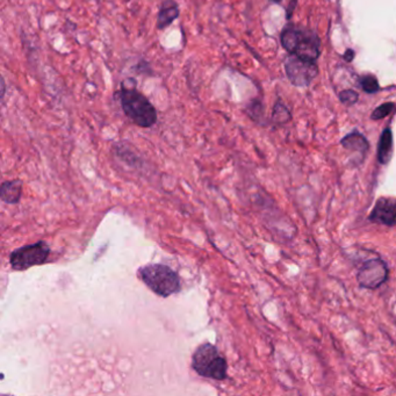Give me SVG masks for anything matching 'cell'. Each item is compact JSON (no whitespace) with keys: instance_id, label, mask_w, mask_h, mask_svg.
<instances>
[{"instance_id":"11","label":"cell","mask_w":396,"mask_h":396,"mask_svg":"<svg viewBox=\"0 0 396 396\" xmlns=\"http://www.w3.org/2000/svg\"><path fill=\"white\" fill-rule=\"evenodd\" d=\"M342 146L346 150H350V151L360 153L363 156H365V153H367L368 147H370L366 138H364L363 135L359 134V133H357V131L351 133V134L343 138Z\"/></svg>"},{"instance_id":"15","label":"cell","mask_w":396,"mask_h":396,"mask_svg":"<svg viewBox=\"0 0 396 396\" xmlns=\"http://www.w3.org/2000/svg\"><path fill=\"white\" fill-rule=\"evenodd\" d=\"M393 109H394L393 104H384V105L379 106L378 109H375V112L372 113V119L380 120L382 117H387Z\"/></svg>"},{"instance_id":"2","label":"cell","mask_w":396,"mask_h":396,"mask_svg":"<svg viewBox=\"0 0 396 396\" xmlns=\"http://www.w3.org/2000/svg\"><path fill=\"white\" fill-rule=\"evenodd\" d=\"M138 279L162 298H169L180 291V278L170 266L149 264L138 271Z\"/></svg>"},{"instance_id":"3","label":"cell","mask_w":396,"mask_h":396,"mask_svg":"<svg viewBox=\"0 0 396 396\" xmlns=\"http://www.w3.org/2000/svg\"><path fill=\"white\" fill-rule=\"evenodd\" d=\"M281 44L285 49L308 61H315L320 55V40L313 30L287 26L281 33Z\"/></svg>"},{"instance_id":"1","label":"cell","mask_w":396,"mask_h":396,"mask_svg":"<svg viewBox=\"0 0 396 396\" xmlns=\"http://www.w3.org/2000/svg\"><path fill=\"white\" fill-rule=\"evenodd\" d=\"M121 85L117 95L126 117L138 127H153L157 122V111L149 99L135 88H126L124 83Z\"/></svg>"},{"instance_id":"14","label":"cell","mask_w":396,"mask_h":396,"mask_svg":"<svg viewBox=\"0 0 396 396\" xmlns=\"http://www.w3.org/2000/svg\"><path fill=\"white\" fill-rule=\"evenodd\" d=\"M364 91L367 93H375L379 90L378 79L375 76H365L360 79Z\"/></svg>"},{"instance_id":"10","label":"cell","mask_w":396,"mask_h":396,"mask_svg":"<svg viewBox=\"0 0 396 396\" xmlns=\"http://www.w3.org/2000/svg\"><path fill=\"white\" fill-rule=\"evenodd\" d=\"M22 182L20 180H10V182H3L1 185V200L5 204H18L21 199Z\"/></svg>"},{"instance_id":"9","label":"cell","mask_w":396,"mask_h":396,"mask_svg":"<svg viewBox=\"0 0 396 396\" xmlns=\"http://www.w3.org/2000/svg\"><path fill=\"white\" fill-rule=\"evenodd\" d=\"M180 15L179 5L175 0H164L160 5L158 15H157V28L164 30L167 27L173 23L176 19Z\"/></svg>"},{"instance_id":"8","label":"cell","mask_w":396,"mask_h":396,"mask_svg":"<svg viewBox=\"0 0 396 396\" xmlns=\"http://www.w3.org/2000/svg\"><path fill=\"white\" fill-rule=\"evenodd\" d=\"M368 220L377 225L395 227L396 198L382 196L375 201V207L368 216Z\"/></svg>"},{"instance_id":"17","label":"cell","mask_w":396,"mask_h":396,"mask_svg":"<svg viewBox=\"0 0 396 396\" xmlns=\"http://www.w3.org/2000/svg\"><path fill=\"white\" fill-rule=\"evenodd\" d=\"M353 56H355V51L349 49V50L346 51V54H344V59H346V61L351 62V61L353 59Z\"/></svg>"},{"instance_id":"16","label":"cell","mask_w":396,"mask_h":396,"mask_svg":"<svg viewBox=\"0 0 396 396\" xmlns=\"http://www.w3.org/2000/svg\"><path fill=\"white\" fill-rule=\"evenodd\" d=\"M339 99H341V102H344V104L352 105V104H355V102H357V100H358V95H357L355 91L346 90V91L341 92Z\"/></svg>"},{"instance_id":"4","label":"cell","mask_w":396,"mask_h":396,"mask_svg":"<svg viewBox=\"0 0 396 396\" xmlns=\"http://www.w3.org/2000/svg\"><path fill=\"white\" fill-rule=\"evenodd\" d=\"M192 368L200 377L221 381L227 379L228 364L216 346L204 343L193 352Z\"/></svg>"},{"instance_id":"7","label":"cell","mask_w":396,"mask_h":396,"mask_svg":"<svg viewBox=\"0 0 396 396\" xmlns=\"http://www.w3.org/2000/svg\"><path fill=\"white\" fill-rule=\"evenodd\" d=\"M288 78L296 86H307L317 76L319 69L314 61H308L292 55L285 63Z\"/></svg>"},{"instance_id":"13","label":"cell","mask_w":396,"mask_h":396,"mask_svg":"<svg viewBox=\"0 0 396 396\" xmlns=\"http://www.w3.org/2000/svg\"><path fill=\"white\" fill-rule=\"evenodd\" d=\"M273 119L278 124H285L286 121L291 119V114H290V112H288L284 105H281V104L278 102L276 107H274V111H273Z\"/></svg>"},{"instance_id":"5","label":"cell","mask_w":396,"mask_h":396,"mask_svg":"<svg viewBox=\"0 0 396 396\" xmlns=\"http://www.w3.org/2000/svg\"><path fill=\"white\" fill-rule=\"evenodd\" d=\"M50 256V247L44 241L19 247L10 254L12 269L25 271L33 266L42 265Z\"/></svg>"},{"instance_id":"6","label":"cell","mask_w":396,"mask_h":396,"mask_svg":"<svg viewBox=\"0 0 396 396\" xmlns=\"http://www.w3.org/2000/svg\"><path fill=\"white\" fill-rule=\"evenodd\" d=\"M388 279V266L382 259L375 258L364 263L357 274L360 286L368 290H375L385 284Z\"/></svg>"},{"instance_id":"12","label":"cell","mask_w":396,"mask_h":396,"mask_svg":"<svg viewBox=\"0 0 396 396\" xmlns=\"http://www.w3.org/2000/svg\"><path fill=\"white\" fill-rule=\"evenodd\" d=\"M393 155V135L392 131L387 128L382 133L378 147L379 163L388 164Z\"/></svg>"},{"instance_id":"18","label":"cell","mask_w":396,"mask_h":396,"mask_svg":"<svg viewBox=\"0 0 396 396\" xmlns=\"http://www.w3.org/2000/svg\"><path fill=\"white\" fill-rule=\"evenodd\" d=\"M271 1H273V3H280L281 0H271Z\"/></svg>"}]
</instances>
